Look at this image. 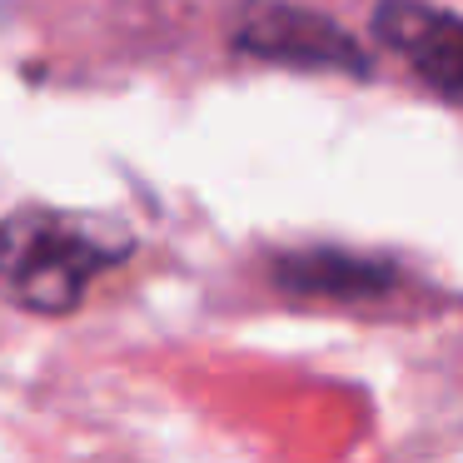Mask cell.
<instances>
[{"label":"cell","instance_id":"cell-4","mask_svg":"<svg viewBox=\"0 0 463 463\" xmlns=\"http://www.w3.org/2000/svg\"><path fill=\"white\" fill-rule=\"evenodd\" d=\"M284 289L294 294H319V299H379L383 289L399 284V274L389 264L369 260V254H349V250H299L284 254L274 264Z\"/></svg>","mask_w":463,"mask_h":463},{"label":"cell","instance_id":"cell-2","mask_svg":"<svg viewBox=\"0 0 463 463\" xmlns=\"http://www.w3.org/2000/svg\"><path fill=\"white\" fill-rule=\"evenodd\" d=\"M234 45L254 61L294 65V71H344L369 75V55L349 31L299 5H254L234 31Z\"/></svg>","mask_w":463,"mask_h":463},{"label":"cell","instance_id":"cell-3","mask_svg":"<svg viewBox=\"0 0 463 463\" xmlns=\"http://www.w3.org/2000/svg\"><path fill=\"white\" fill-rule=\"evenodd\" d=\"M373 35L389 45L433 95L463 105V15L439 11L429 0H383Z\"/></svg>","mask_w":463,"mask_h":463},{"label":"cell","instance_id":"cell-1","mask_svg":"<svg viewBox=\"0 0 463 463\" xmlns=\"http://www.w3.org/2000/svg\"><path fill=\"white\" fill-rule=\"evenodd\" d=\"M130 254L125 234L61 210H25L0 220V299L31 314H71L90 284Z\"/></svg>","mask_w":463,"mask_h":463}]
</instances>
